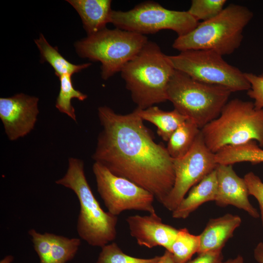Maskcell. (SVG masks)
I'll return each mask as SVG.
<instances>
[{"instance_id":"obj_1","label":"cell","mask_w":263,"mask_h":263,"mask_svg":"<svg viewBox=\"0 0 263 263\" xmlns=\"http://www.w3.org/2000/svg\"><path fill=\"white\" fill-rule=\"evenodd\" d=\"M98 116L102 130L93 159L149 191L163 205L175 180L173 159L167 148L154 141L135 110L121 114L101 106Z\"/></svg>"},{"instance_id":"obj_2","label":"cell","mask_w":263,"mask_h":263,"mask_svg":"<svg viewBox=\"0 0 263 263\" xmlns=\"http://www.w3.org/2000/svg\"><path fill=\"white\" fill-rule=\"evenodd\" d=\"M174 70L159 45L149 40L120 73L137 108L145 109L168 100V86Z\"/></svg>"},{"instance_id":"obj_3","label":"cell","mask_w":263,"mask_h":263,"mask_svg":"<svg viewBox=\"0 0 263 263\" xmlns=\"http://www.w3.org/2000/svg\"><path fill=\"white\" fill-rule=\"evenodd\" d=\"M56 183L70 189L77 197L80 210L76 229L81 239L101 247L115 240L117 216L101 208L87 180L82 160L69 158L66 173Z\"/></svg>"},{"instance_id":"obj_4","label":"cell","mask_w":263,"mask_h":263,"mask_svg":"<svg viewBox=\"0 0 263 263\" xmlns=\"http://www.w3.org/2000/svg\"><path fill=\"white\" fill-rule=\"evenodd\" d=\"M253 16L246 6L230 4L216 17L199 22L190 32L178 37L172 47L180 52L211 50L222 56L230 55L241 45L244 30Z\"/></svg>"},{"instance_id":"obj_5","label":"cell","mask_w":263,"mask_h":263,"mask_svg":"<svg viewBox=\"0 0 263 263\" xmlns=\"http://www.w3.org/2000/svg\"><path fill=\"white\" fill-rule=\"evenodd\" d=\"M208 149L215 153L227 146L255 141L263 148V109L238 98L228 101L220 115L201 129Z\"/></svg>"},{"instance_id":"obj_6","label":"cell","mask_w":263,"mask_h":263,"mask_svg":"<svg viewBox=\"0 0 263 263\" xmlns=\"http://www.w3.org/2000/svg\"><path fill=\"white\" fill-rule=\"evenodd\" d=\"M231 93L224 87L197 81L175 70L168 84L167 96L174 109L201 129L220 115Z\"/></svg>"},{"instance_id":"obj_7","label":"cell","mask_w":263,"mask_h":263,"mask_svg":"<svg viewBox=\"0 0 263 263\" xmlns=\"http://www.w3.org/2000/svg\"><path fill=\"white\" fill-rule=\"evenodd\" d=\"M148 41L145 35L106 28L77 41L75 46L80 57L101 63V77L107 80L120 72Z\"/></svg>"},{"instance_id":"obj_8","label":"cell","mask_w":263,"mask_h":263,"mask_svg":"<svg viewBox=\"0 0 263 263\" xmlns=\"http://www.w3.org/2000/svg\"><path fill=\"white\" fill-rule=\"evenodd\" d=\"M167 57L175 70L197 81L224 87L232 93L250 88L244 73L228 63L223 56L214 51L187 50Z\"/></svg>"},{"instance_id":"obj_9","label":"cell","mask_w":263,"mask_h":263,"mask_svg":"<svg viewBox=\"0 0 263 263\" xmlns=\"http://www.w3.org/2000/svg\"><path fill=\"white\" fill-rule=\"evenodd\" d=\"M199 22L188 11L168 9L153 1L142 2L127 11L113 10L110 19V23L121 30L143 35L171 30L178 37L190 32Z\"/></svg>"},{"instance_id":"obj_10","label":"cell","mask_w":263,"mask_h":263,"mask_svg":"<svg viewBox=\"0 0 263 263\" xmlns=\"http://www.w3.org/2000/svg\"><path fill=\"white\" fill-rule=\"evenodd\" d=\"M97 191L108 211L117 216L126 210L155 213L154 196L132 182L115 175L102 164L93 165Z\"/></svg>"},{"instance_id":"obj_11","label":"cell","mask_w":263,"mask_h":263,"mask_svg":"<svg viewBox=\"0 0 263 263\" xmlns=\"http://www.w3.org/2000/svg\"><path fill=\"white\" fill-rule=\"evenodd\" d=\"M175 180L173 188L162 205L173 211L193 186L214 170L218 164L215 153L205 143L200 132L192 147L183 157L173 159Z\"/></svg>"},{"instance_id":"obj_12","label":"cell","mask_w":263,"mask_h":263,"mask_svg":"<svg viewBox=\"0 0 263 263\" xmlns=\"http://www.w3.org/2000/svg\"><path fill=\"white\" fill-rule=\"evenodd\" d=\"M38 100L23 93L0 98V118L10 140L23 137L34 129L39 113Z\"/></svg>"},{"instance_id":"obj_13","label":"cell","mask_w":263,"mask_h":263,"mask_svg":"<svg viewBox=\"0 0 263 263\" xmlns=\"http://www.w3.org/2000/svg\"><path fill=\"white\" fill-rule=\"evenodd\" d=\"M126 222L131 235L139 245L149 248L163 246L170 252L178 229L163 223L156 212L145 216H130Z\"/></svg>"},{"instance_id":"obj_14","label":"cell","mask_w":263,"mask_h":263,"mask_svg":"<svg viewBox=\"0 0 263 263\" xmlns=\"http://www.w3.org/2000/svg\"><path fill=\"white\" fill-rule=\"evenodd\" d=\"M216 171L217 193L215 201L217 205H232L246 211L254 218H259L258 212L248 200L246 184L244 178L236 174L232 165L218 164Z\"/></svg>"},{"instance_id":"obj_15","label":"cell","mask_w":263,"mask_h":263,"mask_svg":"<svg viewBox=\"0 0 263 263\" xmlns=\"http://www.w3.org/2000/svg\"><path fill=\"white\" fill-rule=\"evenodd\" d=\"M241 223L242 219L240 216L231 214L210 219L203 231L199 235L200 245L198 254L222 250Z\"/></svg>"},{"instance_id":"obj_16","label":"cell","mask_w":263,"mask_h":263,"mask_svg":"<svg viewBox=\"0 0 263 263\" xmlns=\"http://www.w3.org/2000/svg\"><path fill=\"white\" fill-rule=\"evenodd\" d=\"M80 16L88 36L106 28L110 23L112 0H68Z\"/></svg>"},{"instance_id":"obj_17","label":"cell","mask_w":263,"mask_h":263,"mask_svg":"<svg viewBox=\"0 0 263 263\" xmlns=\"http://www.w3.org/2000/svg\"><path fill=\"white\" fill-rule=\"evenodd\" d=\"M217 193L216 169L193 186L172 212L175 219H186L203 204L215 201Z\"/></svg>"},{"instance_id":"obj_18","label":"cell","mask_w":263,"mask_h":263,"mask_svg":"<svg viewBox=\"0 0 263 263\" xmlns=\"http://www.w3.org/2000/svg\"><path fill=\"white\" fill-rule=\"evenodd\" d=\"M143 120L154 124L157 128L158 134L165 141H168L174 131L188 118L176 110L165 111L157 106L145 109H135Z\"/></svg>"},{"instance_id":"obj_19","label":"cell","mask_w":263,"mask_h":263,"mask_svg":"<svg viewBox=\"0 0 263 263\" xmlns=\"http://www.w3.org/2000/svg\"><path fill=\"white\" fill-rule=\"evenodd\" d=\"M215 159L218 164L223 165L263 163V149L255 141L239 145L227 146L215 153Z\"/></svg>"},{"instance_id":"obj_20","label":"cell","mask_w":263,"mask_h":263,"mask_svg":"<svg viewBox=\"0 0 263 263\" xmlns=\"http://www.w3.org/2000/svg\"><path fill=\"white\" fill-rule=\"evenodd\" d=\"M35 42L40 51L42 60L51 65L58 77L64 75H72L78 73L92 64L86 63L76 65L71 63L61 55L56 47H53L48 42L42 34Z\"/></svg>"},{"instance_id":"obj_21","label":"cell","mask_w":263,"mask_h":263,"mask_svg":"<svg viewBox=\"0 0 263 263\" xmlns=\"http://www.w3.org/2000/svg\"><path fill=\"white\" fill-rule=\"evenodd\" d=\"M201 129L188 119L172 134L168 141L167 150L171 156L178 159L184 156L192 147Z\"/></svg>"},{"instance_id":"obj_22","label":"cell","mask_w":263,"mask_h":263,"mask_svg":"<svg viewBox=\"0 0 263 263\" xmlns=\"http://www.w3.org/2000/svg\"><path fill=\"white\" fill-rule=\"evenodd\" d=\"M200 245L199 235L190 233L186 228L178 229L171 251L175 263H187L198 252Z\"/></svg>"},{"instance_id":"obj_23","label":"cell","mask_w":263,"mask_h":263,"mask_svg":"<svg viewBox=\"0 0 263 263\" xmlns=\"http://www.w3.org/2000/svg\"><path fill=\"white\" fill-rule=\"evenodd\" d=\"M60 81V90L56 98V107L60 112L66 114L75 121H76L75 110L71 100L76 98L84 101L87 95L75 89L72 80V75H64L58 77Z\"/></svg>"},{"instance_id":"obj_24","label":"cell","mask_w":263,"mask_h":263,"mask_svg":"<svg viewBox=\"0 0 263 263\" xmlns=\"http://www.w3.org/2000/svg\"><path fill=\"white\" fill-rule=\"evenodd\" d=\"M81 244L78 238H68L52 233L48 263H66L76 255Z\"/></svg>"},{"instance_id":"obj_25","label":"cell","mask_w":263,"mask_h":263,"mask_svg":"<svg viewBox=\"0 0 263 263\" xmlns=\"http://www.w3.org/2000/svg\"><path fill=\"white\" fill-rule=\"evenodd\" d=\"M161 256L144 259L127 255L114 242L101 247L96 263H157Z\"/></svg>"},{"instance_id":"obj_26","label":"cell","mask_w":263,"mask_h":263,"mask_svg":"<svg viewBox=\"0 0 263 263\" xmlns=\"http://www.w3.org/2000/svg\"><path fill=\"white\" fill-rule=\"evenodd\" d=\"M226 0H192L188 13L198 22L212 19L225 8Z\"/></svg>"},{"instance_id":"obj_27","label":"cell","mask_w":263,"mask_h":263,"mask_svg":"<svg viewBox=\"0 0 263 263\" xmlns=\"http://www.w3.org/2000/svg\"><path fill=\"white\" fill-rule=\"evenodd\" d=\"M244 73L250 85L247 91L248 96L254 100L253 103L256 109H263V76L252 73Z\"/></svg>"},{"instance_id":"obj_28","label":"cell","mask_w":263,"mask_h":263,"mask_svg":"<svg viewBox=\"0 0 263 263\" xmlns=\"http://www.w3.org/2000/svg\"><path fill=\"white\" fill-rule=\"evenodd\" d=\"M244 179L246 184L249 194L253 196L259 202L263 226V182L252 172L246 173Z\"/></svg>"},{"instance_id":"obj_29","label":"cell","mask_w":263,"mask_h":263,"mask_svg":"<svg viewBox=\"0 0 263 263\" xmlns=\"http://www.w3.org/2000/svg\"><path fill=\"white\" fill-rule=\"evenodd\" d=\"M223 259L222 250H213L198 254L196 258L187 263H221Z\"/></svg>"},{"instance_id":"obj_30","label":"cell","mask_w":263,"mask_h":263,"mask_svg":"<svg viewBox=\"0 0 263 263\" xmlns=\"http://www.w3.org/2000/svg\"><path fill=\"white\" fill-rule=\"evenodd\" d=\"M254 258L259 263H263V243H259L254 251Z\"/></svg>"},{"instance_id":"obj_31","label":"cell","mask_w":263,"mask_h":263,"mask_svg":"<svg viewBox=\"0 0 263 263\" xmlns=\"http://www.w3.org/2000/svg\"><path fill=\"white\" fill-rule=\"evenodd\" d=\"M157 263H175L171 252L166 250Z\"/></svg>"},{"instance_id":"obj_32","label":"cell","mask_w":263,"mask_h":263,"mask_svg":"<svg viewBox=\"0 0 263 263\" xmlns=\"http://www.w3.org/2000/svg\"><path fill=\"white\" fill-rule=\"evenodd\" d=\"M244 260L242 256L238 255L233 259H229L226 262H222L221 263H243Z\"/></svg>"},{"instance_id":"obj_33","label":"cell","mask_w":263,"mask_h":263,"mask_svg":"<svg viewBox=\"0 0 263 263\" xmlns=\"http://www.w3.org/2000/svg\"><path fill=\"white\" fill-rule=\"evenodd\" d=\"M262 75L263 76V73L262 74Z\"/></svg>"}]
</instances>
